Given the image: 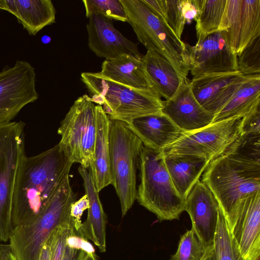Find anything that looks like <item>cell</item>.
<instances>
[{"instance_id":"cell-35","label":"cell","mask_w":260,"mask_h":260,"mask_svg":"<svg viewBox=\"0 0 260 260\" xmlns=\"http://www.w3.org/2000/svg\"><path fill=\"white\" fill-rule=\"evenodd\" d=\"M88 208L89 201L86 194L79 200L73 202L71 206L70 216L77 234L79 232L82 224L81 218L83 212Z\"/></svg>"},{"instance_id":"cell-2","label":"cell","mask_w":260,"mask_h":260,"mask_svg":"<svg viewBox=\"0 0 260 260\" xmlns=\"http://www.w3.org/2000/svg\"><path fill=\"white\" fill-rule=\"evenodd\" d=\"M202 176L232 232L241 200L260 191V162L225 152L211 160Z\"/></svg>"},{"instance_id":"cell-18","label":"cell","mask_w":260,"mask_h":260,"mask_svg":"<svg viewBox=\"0 0 260 260\" xmlns=\"http://www.w3.org/2000/svg\"><path fill=\"white\" fill-rule=\"evenodd\" d=\"M124 123L144 146L157 151L172 144L184 133L163 113L143 116Z\"/></svg>"},{"instance_id":"cell-4","label":"cell","mask_w":260,"mask_h":260,"mask_svg":"<svg viewBox=\"0 0 260 260\" xmlns=\"http://www.w3.org/2000/svg\"><path fill=\"white\" fill-rule=\"evenodd\" d=\"M76 199L68 175L36 219L13 229L9 244L17 260L39 259L42 247L53 231L59 225L73 222L70 208Z\"/></svg>"},{"instance_id":"cell-32","label":"cell","mask_w":260,"mask_h":260,"mask_svg":"<svg viewBox=\"0 0 260 260\" xmlns=\"http://www.w3.org/2000/svg\"><path fill=\"white\" fill-rule=\"evenodd\" d=\"M237 65L244 76L260 74V36L251 40L237 56Z\"/></svg>"},{"instance_id":"cell-13","label":"cell","mask_w":260,"mask_h":260,"mask_svg":"<svg viewBox=\"0 0 260 260\" xmlns=\"http://www.w3.org/2000/svg\"><path fill=\"white\" fill-rule=\"evenodd\" d=\"M219 31H225L233 53L239 55L260 36V0H226Z\"/></svg>"},{"instance_id":"cell-3","label":"cell","mask_w":260,"mask_h":260,"mask_svg":"<svg viewBox=\"0 0 260 260\" xmlns=\"http://www.w3.org/2000/svg\"><path fill=\"white\" fill-rule=\"evenodd\" d=\"M81 79L92 94L91 101L103 107L110 120L126 122L137 117L162 113L163 101L152 91L129 87L98 72H83Z\"/></svg>"},{"instance_id":"cell-29","label":"cell","mask_w":260,"mask_h":260,"mask_svg":"<svg viewBox=\"0 0 260 260\" xmlns=\"http://www.w3.org/2000/svg\"><path fill=\"white\" fill-rule=\"evenodd\" d=\"M213 247L205 246L191 229L181 237L178 249L170 260H202Z\"/></svg>"},{"instance_id":"cell-14","label":"cell","mask_w":260,"mask_h":260,"mask_svg":"<svg viewBox=\"0 0 260 260\" xmlns=\"http://www.w3.org/2000/svg\"><path fill=\"white\" fill-rule=\"evenodd\" d=\"M246 79L238 71L204 74L192 78L189 84L198 102L214 116Z\"/></svg>"},{"instance_id":"cell-9","label":"cell","mask_w":260,"mask_h":260,"mask_svg":"<svg viewBox=\"0 0 260 260\" xmlns=\"http://www.w3.org/2000/svg\"><path fill=\"white\" fill-rule=\"evenodd\" d=\"M57 133L61 150L73 163L89 168L93 160L96 135V105L87 94L75 101Z\"/></svg>"},{"instance_id":"cell-22","label":"cell","mask_w":260,"mask_h":260,"mask_svg":"<svg viewBox=\"0 0 260 260\" xmlns=\"http://www.w3.org/2000/svg\"><path fill=\"white\" fill-rule=\"evenodd\" d=\"M231 233L245 258L260 238V191L241 200Z\"/></svg>"},{"instance_id":"cell-10","label":"cell","mask_w":260,"mask_h":260,"mask_svg":"<svg viewBox=\"0 0 260 260\" xmlns=\"http://www.w3.org/2000/svg\"><path fill=\"white\" fill-rule=\"evenodd\" d=\"M243 118L235 117L212 122L200 129L184 133L160 151L164 156L192 155L210 161L223 154L239 137Z\"/></svg>"},{"instance_id":"cell-28","label":"cell","mask_w":260,"mask_h":260,"mask_svg":"<svg viewBox=\"0 0 260 260\" xmlns=\"http://www.w3.org/2000/svg\"><path fill=\"white\" fill-rule=\"evenodd\" d=\"M216 260H244L220 207L213 243Z\"/></svg>"},{"instance_id":"cell-30","label":"cell","mask_w":260,"mask_h":260,"mask_svg":"<svg viewBox=\"0 0 260 260\" xmlns=\"http://www.w3.org/2000/svg\"><path fill=\"white\" fill-rule=\"evenodd\" d=\"M87 18L97 14L109 19L127 22V17L120 0H83Z\"/></svg>"},{"instance_id":"cell-24","label":"cell","mask_w":260,"mask_h":260,"mask_svg":"<svg viewBox=\"0 0 260 260\" xmlns=\"http://www.w3.org/2000/svg\"><path fill=\"white\" fill-rule=\"evenodd\" d=\"M164 156V155H163ZM167 169L179 194L184 200L210 162L192 155L164 156Z\"/></svg>"},{"instance_id":"cell-27","label":"cell","mask_w":260,"mask_h":260,"mask_svg":"<svg viewBox=\"0 0 260 260\" xmlns=\"http://www.w3.org/2000/svg\"><path fill=\"white\" fill-rule=\"evenodd\" d=\"M225 4L226 0H202L195 20L197 41L219 31Z\"/></svg>"},{"instance_id":"cell-21","label":"cell","mask_w":260,"mask_h":260,"mask_svg":"<svg viewBox=\"0 0 260 260\" xmlns=\"http://www.w3.org/2000/svg\"><path fill=\"white\" fill-rule=\"evenodd\" d=\"M0 9L13 14L31 36L55 21L51 0H0Z\"/></svg>"},{"instance_id":"cell-37","label":"cell","mask_w":260,"mask_h":260,"mask_svg":"<svg viewBox=\"0 0 260 260\" xmlns=\"http://www.w3.org/2000/svg\"><path fill=\"white\" fill-rule=\"evenodd\" d=\"M242 133L260 135V108L243 118Z\"/></svg>"},{"instance_id":"cell-31","label":"cell","mask_w":260,"mask_h":260,"mask_svg":"<svg viewBox=\"0 0 260 260\" xmlns=\"http://www.w3.org/2000/svg\"><path fill=\"white\" fill-rule=\"evenodd\" d=\"M225 152L260 162V135L241 133Z\"/></svg>"},{"instance_id":"cell-20","label":"cell","mask_w":260,"mask_h":260,"mask_svg":"<svg viewBox=\"0 0 260 260\" xmlns=\"http://www.w3.org/2000/svg\"><path fill=\"white\" fill-rule=\"evenodd\" d=\"M78 171L83 181L89 201L87 216L77 235L91 240L101 252L106 250L107 216L100 201L90 169L82 166Z\"/></svg>"},{"instance_id":"cell-42","label":"cell","mask_w":260,"mask_h":260,"mask_svg":"<svg viewBox=\"0 0 260 260\" xmlns=\"http://www.w3.org/2000/svg\"><path fill=\"white\" fill-rule=\"evenodd\" d=\"M202 260H216L214 247L207 253Z\"/></svg>"},{"instance_id":"cell-23","label":"cell","mask_w":260,"mask_h":260,"mask_svg":"<svg viewBox=\"0 0 260 260\" xmlns=\"http://www.w3.org/2000/svg\"><path fill=\"white\" fill-rule=\"evenodd\" d=\"M111 120L102 106L96 105V135L93 160L89 168L98 192L111 184L109 134Z\"/></svg>"},{"instance_id":"cell-6","label":"cell","mask_w":260,"mask_h":260,"mask_svg":"<svg viewBox=\"0 0 260 260\" xmlns=\"http://www.w3.org/2000/svg\"><path fill=\"white\" fill-rule=\"evenodd\" d=\"M120 1L127 22L132 27L139 41L147 50H152L161 55L181 77L187 79L189 71L185 63V43L177 38L142 0Z\"/></svg>"},{"instance_id":"cell-1","label":"cell","mask_w":260,"mask_h":260,"mask_svg":"<svg viewBox=\"0 0 260 260\" xmlns=\"http://www.w3.org/2000/svg\"><path fill=\"white\" fill-rule=\"evenodd\" d=\"M73 164L58 144L26 157L13 196V228L33 221L42 213Z\"/></svg>"},{"instance_id":"cell-11","label":"cell","mask_w":260,"mask_h":260,"mask_svg":"<svg viewBox=\"0 0 260 260\" xmlns=\"http://www.w3.org/2000/svg\"><path fill=\"white\" fill-rule=\"evenodd\" d=\"M35 68L17 60L0 72V125L12 122L22 109L38 100Z\"/></svg>"},{"instance_id":"cell-36","label":"cell","mask_w":260,"mask_h":260,"mask_svg":"<svg viewBox=\"0 0 260 260\" xmlns=\"http://www.w3.org/2000/svg\"><path fill=\"white\" fill-rule=\"evenodd\" d=\"M202 0H180V9L186 22L196 20L200 10Z\"/></svg>"},{"instance_id":"cell-7","label":"cell","mask_w":260,"mask_h":260,"mask_svg":"<svg viewBox=\"0 0 260 260\" xmlns=\"http://www.w3.org/2000/svg\"><path fill=\"white\" fill-rule=\"evenodd\" d=\"M111 184L119 198L122 216L137 197V171L143 143L123 122L111 120L109 134Z\"/></svg>"},{"instance_id":"cell-38","label":"cell","mask_w":260,"mask_h":260,"mask_svg":"<svg viewBox=\"0 0 260 260\" xmlns=\"http://www.w3.org/2000/svg\"><path fill=\"white\" fill-rule=\"evenodd\" d=\"M66 245L69 247L82 250L87 253H94L93 246L85 238L74 232L67 238Z\"/></svg>"},{"instance_id":"cell-5","label":"cell","mask_w":260,"mask_h":260,"mask_svg":"<svg viewBox=\"0 0 260 260\" xmlns=\"http://www.w3.org/2000/svg\"><path fill=\"white\" fill-rule=\"evenodd\" d=\"M139 168L140 183L136 199L139 204L160 221L178 219L185 211V200L176 191L161 152L143 145Z\"/></svg>"},{"instance_id":"cell-25","label":"cell","mask_w":260,"mask_h":260,"mask_svg":"<svg viewBox=\"0 0 260 260\" xmlns=\"http://www.w3.org/2000/svg\"><path fill=\"white\" fill-rule=\"evenodd\" d=\"M259 108L260 74L248 75L228 102L214 115L212 122L235 117L243 118Z\"/></svg>"},{"instance_id":"cell-40","label":"cell","mask_w":260,"mask_h":260,"mask_svg":"<svg viewBox=\"0 0 260 260\" xmlns=\"http://www.w3.org/2000/svg\"><path fill=\"white\" fill-rule=\"evenodd\" d=\"M244 260H260V238L254 243Z\"/></svg>"},{"instance_id":"cell-26","label":"cell","mask_w":260,"mask_h":260,"mask_svg":"<svg viewBox=\"0 0 260 260\" xmlns=\"http://www.w3.org/2000/svg\"><path fill=\"white\" fill-rule=\"evenodd\" d=\"M142 59L157 93L166 100L174 94L182 81L188 79L181 77L171 63L155 51L147 50Z\"/></svg>"},{"instance_id":"cell-33","label":"cell","mask_w":260,"mask_h":260,"mask_svg":"<svg viewBox=\"0 0 260 260\" xmlns=\"http://www.w3.org/2000/svg\"><path fill=\"white\" fill-rule=\"evenodd\" d=\"M162 14L159 19L181 39L186 21L180 9V0H160Z\"/></svg>"},{"instance_id":"cell-19","label":"cell","mask_w":260,"mask_h":260,"mask_svg":"<svg viewBox=\"0 0 260 260\" xmlns=\"http://www.w3.org/2000/svg\"><path fill=\"white\" fill-rule=\"evenodd\" d=\"M98 73L105 78L129 87L150 90L158 94L144 69L142 56L125 54L105 59L101 72Z\"/></svg>"},{"instance_id":"cell-17","label":"cell","mask_w":260,"mask_h":260,"mask_svg":"<svg viewBox=\"0 0 260 260\" xmlns=\"http://www.w3.org/2000/svg\"><path fill=\"white\" fill-rule=\"evenodd\" d=\"M88 18V46L97 56L109 59L125 54L142 56L137 44L124 37L110 19L97 14Z\"/></svg>"},{"instance_id":"cell-34","label":"cell","mask_w":260,"mask_h":260,"mask_svg":"<svg viewBox=\"0 0 260 260\" xmlns=\"http://www.w3.org/2000/svg\"><path fill=\"white\" fill-rule=\"evenodd\" d=\"M74 232L75 231L73 222L59 225L53 231L48 238L51 248L50 260H63L67 238Z\"/></svg>"},{"instance_id":"cell-12","label":"cell","mask_w":260,"mask_h":260,"mask_svg":"<svg viewBox=\"0 0 260 260\" xmlns=\"http://www.w3.org/2000/svg\"><path fill=\"white\" fill-rule=\"evenodd\" d=\"M185 63L193 78L238 71L237 55L233 53L224 31L198 40L194 46L185 43Z\"/></svg>"},{"instance_id":"cell-16","label":"cell","mask_w":260,"mask_h":260,"mask_svg":"<svg viewBox=\"0 0 260 260\" xmlns=\"http://www.w3.org/2000/svg\"><path fill=\"white\" fill-rule=\"evenodd\" d=\"M219 205L209 188L201 180L193 186L185 202L191 229L207 247L213 246Z\"/></svg>"},{"instance_id":"cell-39","label":"cell","mask_w":260,"mask_h":260,"mask_svg":"<svg viewBox=\"0 0 260 260\" xmlns=\"http://www.w3.org/2000/svg\"><path fill=\"white\" fill-rule=\"evenodd\" d=\"M85 251L66 245L63 260H82L84 256Z\"/></svg>"},{"instance_id":"cell-41","label":"cell","mask_w":260,"mask_h":260,"mask_svg":"<svg viewBox=\"0 0 260 260\" xmlns=\"http://www.w3.org/2000/svg\"><path fill=\"white\" fill-rule=\"evenodd\" d=\"M0 260H17L11 251L10 244H0Z\"/></svg>"},{"instance_id":"cell-8","label":"cell","mask_w":260,"mask_h":260,"mask_svg":"<svg viewBox=\"0 0 260 260\" xmlns=\"http://www.w3.org/2000/svg\"><path fill=\"white\" fill-rule=\"evenodd\" d=\"M22 121L0 125V242H7L13 230L12 203L26 157Z\"/></svg>"},{"instance_id":"cell-15","label":"cell","mask_w":260,"mask_h":260,"mask_svg":"<svg viewBox=\"0 0 260 260\" xmlns=\"http://www.w3.org/2000/svg\"><path fill=\"white\" fill-rule=\"evenodd\" d=\"M162 113L183 132L194 131L211 123L214 115L194 97L188 80L182 81L174 94L163 101Z\"/></svg>"}]
</instances>
